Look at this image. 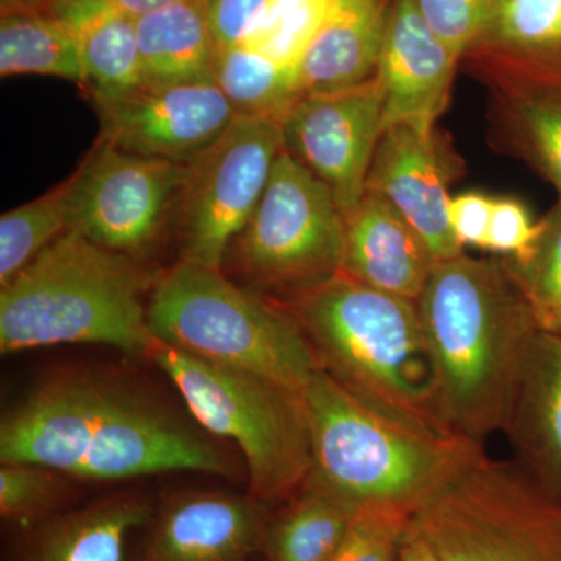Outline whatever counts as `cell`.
I'll return each instance as SVG.
<instances>
[{"label":"cell","instance_id":"28","mask_svg":"<svg viewBox=\"0 0 561 561\" xmlns=\"http://www.w3.org/2000/svg\"><path fill=\"white\" fill-rule=\"evenodd\" d=\"M72 176L0 217V286L70 230Z\"/></svg>","mask_w":561,"mask_h":561},{"label":"cell","instance_id":"14","mask_svg":"<svg viewBox=\"0 0 561 561\" xmlns=\"http://www.w3.org/2000/svg\"><path fill=\"white\" fill-rule=\"evenodd\" d=\"M457 173L456 154L437 131L393 125L382 131L365 194L390 203L419 232L438 262L463 254L454 236L448 206L449 184Z\"/></svg>","mask_w":561,"mask_h":561},{"label":"cell","instance_id":"5","mask_svg":"<svg viewBox=\"0 0 561 561\" xmlns=\"http://www.w3.org/2000/svg\"><path fill=\"white\" fill-rule=\"evenodd\" d=\"M311 471L305 486L362 507L415 515L457 476L485 456L481 443L434 435L382 415L319 367L305 391Z\"/></svg>","mask_w":561,"mask_h":561},{"label":"cell","instance_id":"26","mask_svg":"<svg viewBox=\"0 0 561 561\" xmlns=\"http://www.w3.org/2000/svg\"><path fill=\"white\" fill-rule=\"evenodd\" d=\"M357 508L302 486L272 519L262 556L267 561H328L341 545Z\"/></svg>","mask_w":561,"mask_h":561},{"label":"cell","instance_id":"1","mask_svg":"<svg viewBox=\"0 0 561 561\" xmlns=\"http://www.w3.org/2000/svg\"><path fill=\"white\" fill-rule=\"evenodd\" d=\"M0 461L87 481L231 472L227 456L175 413L119 382L81 375L51 379L5 413Z\"/></svg>","mask_w":561,"mask_h":561},{"label":"cell","instance_id":"30","mask_svg":"<svg viewBox=\"0 0 561 561\" xmlns=\"http://www.w3.org/2000/svg\"><path fill=\"white\" fill-rule=\"evenodd\" d=\"M505 267L529 306L538 330L561 335V202L541 220L537 242Z\"/></svg>","mask_w":561,"mask_h":561},{"label":"cell","instance_id":"32","mask_svg":"<svg viewBox=\"0 0 561 561\" xmlns=\"http://www.w3.org/2000/svg\"><path fill=\"white\" fill-rule=\"evenodd\" d=\"M411 513L394 507H362L328 561H398Z\"/></svg>","mask_w":561,"mask_h":561},{"label":"cell","instance_id":"20","mask_svg":"<svg viewBox=\"0 0 561 561\" xmlns=\"http://www.w3.org/2000/svg\"><path fill=\"white\" fill-rule=\"evenodd\" d=\"M393 0H335L300 66L305 94L350 90L375 79Z\"/></svg>","mask_w":561,"mask_h":561},{"label":"cell","instance_id":"2","mask_svg":"<svg viewBox=\"0 0 561 561\" xmlns=\"http://www.w3.org/2000/svg\"><path fill=\"white\" fill-rule=\"evenodd\" d=\"M419 306L446 426L481 443L505 431L540 331L504 261L438 262Z\"/></svg>","mask_w":561,"mask_h":561},{"label":"cell","instance_id":"15","mask_svg":"<svg viewBox=\"0 0 561 561\" xmlns=\"http://www.w3.org/2000/svg\"><path fill=\"white\" fill-rule=\"evenodd\" d=\"M459 61L432 32L415 0H393L375 76L382 94L383 130L400 124L435 130L448 108Z\"/></svg>","mask_w":561,"mask_h":561},{"label":"cell","instance_id":"29","mask_svg":"<svg viewBox=\"0 0 561 561\" xmlns=\"http://www.w3.org/2000/svg\"><path fill=\"white\" fill-rule=\"evenodd\" d=\"M335 0H268L250 25L239 46L286 66H300L302 58Z\"/></svg>","mask_w":561,"mask_h":561},{"label":"cell","instance_id":"22","mask_svg":"<svg viewBox=\"0 0 561 561\" xmlns=\"http://www.w3.org/2000/svg\"><path fill=\"white\" fill-rule=\"evenodd\" d=\"M146 87L214 81L219 47L206 0H184L136 18Z\"/></svg>","mask_w":561,"mask_h":561},{"label":"cell","instance_id":"9","mask_svg":"<svg viewBox=\"0 0 561 561\" xmlns=\"http://www.w3.org/2000/svg\"><path fill=\"white\" fill-rule=\"evenodd\" d=\"M412 522L438 561H561V502L486 454Z\"/></svg>","mask_w":561,"mask_h":561},{"label":"cell","instance_id":"39","mask_svg":"<svg viewBox=\"0 0 561 561\" xmlns=\"http://www.w3.org/2000/svg\"><path fill=\"white\" fill-rule=\"evenodd\" d=\"M55 0H0L2 11H50Z\"/></svg>","mask_w":561,"mask_h":561},{"label":"cell","instance_id":"21","mask_svg":"<svg viewBox=\"0 0 561 561\" xmlns=\"http://www.w3.org/2000/svg\"><path fill=\"white\" fill-rule=\"evenodd\" d=\"M50 13L76 33L83 91L94 106L119 101L144 87L136 18L98 0H55Z\"/></svg>","mask_w":561,"mask_h":561},{"label":"cell","instance_id":"34","mask_svg":"<svg viewBox=\"0 0 561 561\" xmlns=\"http://www.w3.org/2000/svg\"><path fill=\"white\" fill-rule=\"evenodd\" d=\"M541 220L534 221L529 209L516 198H494L486 250L507 260L522 257L537 242Z\"/></svg>","mask_w":561,"mask_h":561},{"label":"cell","instance_id":"8","mask_svg":"<svg viewBox=\"0 0 561 561\" xmlns=\"http://www.w3.org/2000/svg\"><path fill=\"white\" fill-rule=\"evenodd\" d=\"M345 232V216L331 192L283 149L221 272L283 305L342 272Z\"/></svg>","mask_w":561,"mask_h":561},{"label":"cell","instance_id":"25","mask_svg":"<svg viewBox=\"0 0 561 561\" xmlns=\"http://www.w3.org/2000/svg\"><path fill=\"white\" fill-rule=\"evenodd\" d=\"M0 76H44L84 87L76 33L50 11H2Z\"/></svg>","mask_w":561,"mask_h":561},{"label":"cell","instance_id":"31","mask_svg":"<svg viewBox=\"0 0 561 561\" xmlns=\"http://www.w3.org/2000/svg\"><path fill=\"white\" fill-rule=\"evenodd\" d=\"M65 494L60 472L31 463H2L0 468V515L9 522H44L54 516Z\"/></svg>","mask_w":561,"mask_h":561},{"label":"cell","instance_id":"11","mask_svg":"<svg viewBox=\"0 0 561 561\" xmlns=\"http://www.w3.org/2000/svg\"><path fill=\"white\" fill-rule=\"evenodd\" d=\"M70 176V230L103 249L144 261L175 228L184 164L98 139Z\"/></svg>","mask_w":561,"mask_h":561},{"label":"cell","instance_id":"3","mask_svg":"<svg viewBox=\"0 0 561 561\" xmlns=\"http://www.w3.org/2000/svg\"><path fill=\"white\" fill-rule=\"evenodd\" d=\"M279 306L321 370L357 400L413 430L457 435L443 420L416 301L341 272Z\"/></svg>","mask_w":561,"mask_h":561},{"label":"cell","instance_id":"4","mask_svg":"<svg viewBox=\"0 0 561 561\" xmlns=\"http://www.w3.org/2000/svg\"><path fill=\"white\" fill-rule=\"evenodd\" d=\"M160 273L69 230L0 286V351L91 343L147 356V302Z\"/></svg>","mask_w":561,"mask_h":561},{"label":"cell","instance_id":"27","mask_svg":"<svg viewBox=\"0 0 561 561\" xmlns=\"http://www.w3.org/2000/svg\"><path fill=\"white\" fill-rule=\"evenodd\" d=\"M214 81L236 116L279 124L305 95L298 66L279 65L242 46L219 51Z\"/></svg>","mask_w":561,"mask_h":561},{"label":"cell","instance_id":"18","mask_svg":"<svg viewBox=\"0 0 561 561\" xmlns=\"http://www.w3.org/2000/svg\"><path fill=\"white\" fill-rule=\"evenodd\" d=\"M471 58L493 84L561 79V0H494Z\"/></svg>","mask_w":561,"mask_h":561},{"label":"cell","instance_id":"12","mask_svg":"<svg viewBox=\"0 0 561 561\" xmlns=\"http://www.w3.org/2000/svg\"><path fill=\"white\" fill-rule=\"evenodd\" d=\"M284 150L331 192L343 216L365 197L383 131L382 94L371 79L350 90L305 94L280 124Z\"/></svg>","mask_w":561,"mask_h":561},{"label":"cell","instance_id":"19","mask_svg":"<svg viewBox=\"0 0 561 561\" xmlns=\"http://www.w3.org/2000/svg\"><path fill=\"white\" fill-rule=\"evenodd\" d=\"M504 432L524 472L561 502V335H535Z\"/></svg>","mask_w":561,"mask_h":561},{"label":"cell","instance_id":"23","mask_svg":"<svg viewBox=\"0 0 561 561\" xmlns=\"http://www.w3.org/2000/svg\"><path fill=\"white\" fill-rule=\"evenodd\" d=\"M144 497L122 496L41 522L22 561H124L131 531L149 522Z\"/></svg>","mask_w":561,"mask_h":561},{"label":"cell","instance_id":"6","mask_svg":"<svg viewBox=\"0 0 561 561\" xmlns=\"http://www.w3.org/2000/svg\"><path fill=\"white\" fill-rule=\"evenodd\" d=\"M147 324L153 341L300 393L319 370L286 309L194 262L161 271L147 302Z\"/></svg>","mask_w":561,"mask_h":561},{"label":"cell","instance_id":"13","mask_svg":"<svg viewBox=\"0 0 561 561\" xmlns=\"http://www.w3.org/2000/svg\"><path fill=\"white\" fill-rule=\"evenodd\" d=\"M95 110L101 119L99 139L127 153L179 164L208 149L236 119L216 81L144 84Z\"/></svg>","mask_w":561,"mask_h":561},{"label":"cell","instance_id":"35","mask_svg":"<svg viewBox=\"0 0 561 561\" xmlns=\"http://www.w3.org/2000/svg\"><path fill=\"white\" fill-rule=\"evenodd\" d=\"M494 198L482 192H461L449 201L448 214L460 245L486 250Z\"/></svg>","mask_w":561,"mask_h":561},{"label":"cell","instance_id":"7","mask_svg":"<svg viewBox=\"0 0 561 561\" xmlns=\"http://www.w3.org/2000/svg\"><path fill=\"white\" fill-rule=\"evenodd\" d=\"M147 357L171 379L209 434L239 446L249 468L251 496L268 505L300 493L312 461L308 411L300 391L209 364L157 341L151 342Z\"/></svg>","mask_w":561,"mask_h":561},{"label":"cell","instance_id":"33","mask_svg":"<svg viewBox=\"0 0 561 561\" xmlns=\"http://www.w3.org/2000/svg\"><path fill=\"white\" fill-rule=\"evenodd\" d=\"M432 32L459 60L481 38L494 0H415Z\"/></svg>","mask_w":561,"mask_h":561},{"label":"cell","instance_id":"38","mask_svg":"<svg viewBox=\"0 0 561 561\" xmlns=\"http://www.w3.org/2000/svg\"><path fill=\"white\" fill-rule=\"evenodd\" d=\"M105 3L111 9L130 14L133 18L142 16L150 11L160 10L162 7L172 5V3L184 2V0H98Z\"/></svg>","mask_w":561,"mask_h":561},{"label":"cell","instance_id":"17","mask_svg":"<svg viewBox=\"0 0 561 561\" xmlns=\"http://www.w3.org/2000/svg\"><path fill=\"white\" fill-rule=\"evenodd\" d=\"M342 273L373 289L419 301L438 261L404 217L375 194L345 219Z\"/></svg>","mask_w":561,"mask_h":561},{"label":"cell","instance_id":"16","mask_svg":"<svg viewBox=\"0 0 561 561\" xmlns=\"http://www.w3.org/2000/svg\"><path fill=\"white\" fill-rule=\"evenodd\" d=\"M271 522L253 496L181 494L162 508L138 561H253Z\"/></svg>","mask_w":561,"mask_h":561},{"label":"cell","instance_id":"24","mask_svg":"<svg viewBox=\"0 0 561 561\" xmlns=\"http://www.w3.org/2000/svg\"><path fill=\"white\" fill-rule=\"evenodd\" d=\"M496 124L508 150L529 161L559 191L561 91L545 84H494Z\"/></svg>","mask_w":561,"mask_h":561},{"label":"cell","instance_id":"37","mask_svg":"<svg viewBox=\"0 0 561 561\" xmlns=\"http://www.w3.org/2000/svg\"><path fill=\"white\" fill-rule=\"evenodd\" d=\"M398 561H438L434 549L413 522L402 537Z\"/></svg>","mask_w":561,"mask_h":561},{"label":"cell","instance_id":"40","mask_svg":"<svg viewBox=\"0 0 561 561\" xmlns=\"http://www.w3.org/2000/svg\"><path fill=\"white\" fill-rule=\"evenodd\" d=\"M545 87H552V88H556V90H560L561 91V79L559 81H556V83L545 84Z\"/></svg>","mask_w":561,"mask_h":561},{"label":"cell","instance_id":"10","mask_svg":"<svg viewBox=\"0 0 561 561\" xmlns=\"http://www.w3.org/2000/svg\"><path fill=\"white\" fill-rule=\"evenodd\" d=\"M283 149L279 122L236 116L216 142L184 164L175 221L180 261L221 271Z\"/></svg>","mask_w":561,"mask_h":561},{"label":"cell","instance_id":"36","mask_svg":"<svg viewBox=\"0 0 561 561\" xmlns=\"http://www.w3.org/2000/svg\"><path fill=\"white\" fill-rule=\"evenodd\" d=\"M267 2L268 0H206V16L219 50L239 46Z\"/></svg>","mask_w":561,"mask_h":561}]
</instances>
